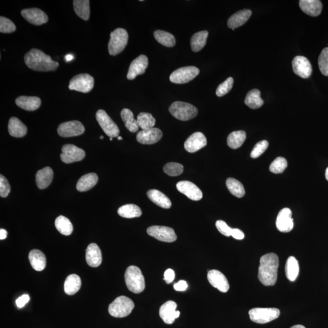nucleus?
I'll return each mask as SVG.
<instances>
[{"label": "nucleus", "instance_id": "6e6d98bb", "mask_svg": "<svg viewBox=\"0 0 328 328\" xmlns=\"http://www.w3.org/2000/svg\"><path fill=\"white\" fill-rule=\"evenodd\" d=\"M174 289L177 291H186L188 288V285L184 280H180L178 283H175L173 286Z\"/></svg>", "mask_w": 328, "mask_h": 328}, {"label": "nucleus", "instance_id": "052dcab7", "mask_svg": "<svg viewBox=\"0 0 328 328\" xmlns=\"http://www.w3.org/2000/svg\"><path fill=\"white\" fill-rule=\"evenodd\" d=\"M291 328H306L304 326H303V325H294V326L291 327Z\"/></svg>", "mask_w": 328, "mask_h": 328}, {"label": "nucleus", "instance_id": "2f4dec72", "mask_svg": "<svg viewBox=\"0 0 328 328\" xmlns=\"http://www.w3.org/2000/svg\"><path fill=\"white\" fill-rule=\"evenodd\" d=\"M81 279L76 274L70 275L67 277L64 284V290L67 295L72 296L76 294L81 288Z\"/></svg>", "mask_w": 328, "mask_h": 328}, {"label": "nucleus", "instance_id": "393cba45", "mask_svg": "<svg viewBox=\"0 0 328 328\" xmlns=\"http://www.w3.org/2000/svg\"><path fill=\"white\" fill-rule=\"evenodd\" d=\"M252 15V11L249 9H244L238 11L234 14L228 19V26L232 30L243 26L248 21Z\"/></svg>", "mask_w": 328, "mask_h": 328}, {"label": "nucleus", "instance_id": "13d9d810", "mask_svg": "<svg viewBox=\"0 0 328 328\" xmlns=\"http://www.w3.org/2000/svg\"><path fill=\"white\" fill-rule=\"evenodd\" d=\"M7 236V232L5 229H1L0 230V240L5 239Z\"/></svg>", "mask_w": 328, "mask_h": 328}, {"label": "nucleus", "instance_id": "49530a36", "mask_svg": "<svg viewBox=\"0 0 328 328\" xmlns=\"http://www.w3.org/2000/svg\"><path fill=\"white\" fill-rule=\"evenodd\" d=\"M318 62L319 69L322 74L325 76H328V47L322 50Z\"/></svg>", "mask_w": 328, "mask_h": 328}, {"label": "nucleus", "instance_id": "a19ab883", "mask_svg": "<svg viewBox=\"0 0 328 328\" xmlns=\"http://www.w3.org/2000/svg\"><path fill=\"white\" fill-rule=\"evenodd\" d=\"M154 36L156 40L162 45L169 47H172L175 45V38L172 33L164 31V30H157L154 32Z\"/></svg>", "mask_w": 328, "mask_h": 328}, {"label": "nucleus", "instance_id": "a18cd8bd", "mask_svg": "<svg viewBox=\"0 0 328 328\" xmlns=\"http://www.w3.org/2000/svg\"><path fill=\"white\" fill-rule=\"evenodd\" d=\"M163 170L168 175L177 176L181 175L183 172L184 167L183 165L176 162H170L165 165Z\"/></svg>", "mask_w": 328, "mask_h": 328}, {"label": "nucleus", "instance_id": "7ed1b4c3", "mask_svg": "<svg viewBox=\"0 0 328 328\" xmlns=\"http://www.w3.org/2000/svg\"><path fill=\"white\" fill-rule=\"evenodd\" d=\"M126 285L134 294L141 293L145 288V279L141 269L135 266L128 267L125 274Z\"/></svg>", "mask_w": 328, "mask_h": 328}, {"label": "nucleus", "instance_id": "864d4df0", "mask_svg": "<svg viewBox=\"0 0 328 328\" xmlns=\"http://www.w3.org/2000/svg\"><path fill=\"white\" fill-rule=\"evenodd\" d=\"M175 272L172 269H168L167 270L165 271L164 280L166 282L167 284L172 283L173 280H175Z\"/></svg>", "mask_w": 328, "mask_h": 328}, {"label": "nucleus", "instance_id": "e2e57ef3", "mask_svg": "<svg viewBox=\"0 0 328 328\" xmlns=\"http://www.w3.org/2000/svg\"><path fill=\"white\" fill-rule=\"evenodd\" d=\"M118 140H119V141H121V140H122V137L120 136L118 137Z\"/></svg>", "mask_w": 328, "mask_h": 328}, {"label": "nucleus", "instance_id": "6e6552de", "mask_svg": "<svg viewBox=\"0 0 328 328\" xmlns=\"http://www.w3.org/2000/svg\"><path fill=\"white\" fill-rule=\"evenodd\" d=\"M94 78L88 74H80L75 75L69 82V89L87 93L93 88Z\"/></svg>", "mask_w": 328, "mask_h": 328}, {"label": "nucleus", "instance_id": "9d476101", "mask_svg": "<svg viewBox=\"0 0 328 328\" xmlns=\"http://www.w3.org/2000/svg\"><path fill=\"white\" fill-rule=\"evenodd\" d=\"M96 117L97 121L106 135L109 137L119 136L120 133L119 127L104 110L103 109L98 110Z\"/></svg>", "mask_w": 328, "mask_h": 328}, {"label": "nucleus", "instance_id": "bf43d9fd", "mask_svg": "<svg viewBox=\"0 0 328 328\" xmlns=\"http://www.w3.org/2000/svg\"><path fill=\"white\" fill-rule=\"evenodd\" d=\"M65 59L67 61H71L73 59V56L71 54H68L66 56Z\"/></svg>", "mask_w": 328, "mask_h": 328}, {"label": "nucleus", "instance_id": "0e129e2a", "mask_svg": "<svg viewBox=\"0 0 328 328\" xmlns=\"http://www.w3.org/2000/svg\"><path fill=\"white\" fill-rule=\"evenodd\" d=\"M110 139L111 141H113V137H110V139Z\"/></svg>", "mask_w": 328, "mask_h": 328}, {"label": "nucleus", "instance_id": "c85d7f7f", "mask_svg": "<svg viewBox=\"0 0 328 328\" xmlns=\"http://www.w3.org/2000/svg\"><path fill=\"white\" fill-rule=\"evenodd\" d=\"M148 198L156 204L157 206L162 207L164 209H170L172 206V202L167 196L164 194L163 193L159 191L158 190H150L147 192Z\"/></svg>", "mask_w": 328, "mask_h": 328}, {"label": "nucleus", "instance_id": "c03bdc74", "mask_svg": "<svg viewBox=\"0 0 328 328\" xmlns=\"http://www.w3.org/2000/svg\"><path fill=\"white\" fill-rule=\"evenodd\" d=\"M288 167L287 159L282 157L277 158L272 162L269 170L275 174L282 173Z\"/></svg>", "mask_w": 328, "mask_h": 328}, {"label": "nucleus", "instance_id": "dca6fc26", "mask_svg": "<svg viewBox=\"0 0 328 328\" xmlns=\"http://www.w3.org/2000/svg\"><path fill=\"white\" fill-rule=\"evenodd\" d=\"M293 69L296 74L304 78H309L313 71L310 61L304 56H297L294 58Z\"/></svg>", "mask_w": 328, "mask_h": 328}, {"label": "nucleus", "instance_id": "a211bd4d", "mask_svg": "<svg viewBox=\"0 0 328 328\" xmlns=\"http://www.w3.org/2000/svg\"><path fill=\"white\" fill-rule=\"evenodd\" d=\"M207 279L213 287L221 293H226L229 290V283L225 276L220 271L211 270L207 274Z\"/></svg>", "mask_w": 328, "mask_h": 328}, {"label": "nucleus", "instance_id": "69168bd1", "mask_svg": "<svg viewBox=\"0 0 328 328\" xmlns=\"http://www.w3.org/2000/svg\"><path fill=\"white\" fill-rule=\"evenodd\" d=\"M100 139H103V136H100Z\"/></svg>", "mask_w": 328, "mask_h": 328}, {"label": "nucleus", "instance_id": "6ab92c4d", "mask_svg": "<svg viewBox=\"0 0 328 328\" xmlns=\"http://www.w3.org/2000/svg\"><path fill=\"white\" fill-rule=\"evenodd\" d=\"M276 226L281 232L288 233L294 228L293 218L290 209L284 208L280 210L276 220Z\"/></svg>", "mask_w": 328, "mask_h": 328}, {"label": "nucleus", "instance_id": "09e8293b", "mask_svg": "<svg viewBox=\"0 0 328 328\" xmlns=\"http://www.w3.org/2000/svg\"><path fill=\"white\" fill-rule=\"evenodd\" d=\"M16 26L10 19L1 16L0 17V32L4 33H9L15 31Z\"/></svg>", "mask_w": 328, "mask_h": 328}, {"label": "nucleus", "instance_id": "9b49d317", "mask_svg": "<svg viewBox=\"0 0 328 328\" xmlns=\"http://www.w3.org/2000/svg\"><path fill=\"white\" fill-rule=\"evenodd\" d=\"M85 157V152L82 148L72 144H66L61 148L60 158L66 164L82 161Z\"/></svg>", "mask_w": 328, "mask_h": 328}, {"label": "nucleus", "instance_id": "412c9836", "mask_svg": "<svg viewBox=\"0 0 328 328\" xmlns=\"http://www.w3.org/2000/svg\"><path fill=\"white\" fill-rule=\"evenodd\" d=\"M162 132L157 128L140 131L137 134V141L142 144L151 145L160 141L162 137Z\"/></svg>", "mask_w": 328, "mask_h": 328}, {"label": "nucleus", "instance_id": "4c0bfd02", "mask_svg": "<svg viewBox=\"0 0 328 328\" xmlns=\"http://www.w3.org/2000/svg\"><path fill=\"white\" fill-rule=\"evenodd\" d=\"M117 213L120 217L125 218H137L142 215L141 209L135 204H126L120 207Z\"/></svg>", "mask_w": 328, "mask_h": 328}, {"label": "nucleus", "instance_id": "4d7b16f0", "mask_svg": "<svg viewBox=\"0 0 328 328\" xmlns=\"http://www.w3.org/2000/svg\"><path fill=\"white\" fill-rule=\"evenodd\" d=\"M231 236L233 238H234L235 239L242 240L245 238V234H244V233L240 229H233Z\"/></svg>", "mask_w": 328, "mask_h": 328}, {"label": "nucleus", "instance_id": "3c124183", "mask_svg": "<svg viewBox=\"0 0 328 328\" xmlns=\"http://www.w3.org/2000/svg\"><path fill=\"white\" fill-rule=\"evenodd\" d=\"M10 192V186L7 179L2 175H0V196L6 198Z\"/></svg>", "mask_w": 328, "mask_h": 328}, {"label": "nucleus", "instance_id": "680f3d73", "mask_svg": "<svg viewBox=\"0 0 328 328\" xmlns=\"http://www.w3.org/2000/svg\"><path fill=\"white\" fill-rule=\"evenodd\" d=\"M325 177H326L327 181H328V167L326 170V172H325Z\"/></svg>", "mask_w": 328, "mask_h": 328}, {"label": "nucleus", "instance_id": "1a4fd4ad", "mask_svg": "<svg viewBox=\"0 0 328 328\" xmlns=\"http://www.w3.org/2000/svg\"><path fill=\"white\" fill-rule=\"evenodd\" d=\"M200 74V69L195 66H186L176 69L170 76L171 82L176 84H184L194 79Z\"/></svg>", "mask_w": 328, "mask_h": 328}, {"label": "nucleus", "instance_id": "5701e85b", "mask_svg": "<svg viewBox=\"0 0 328 328\" xmlns=\"http://www.w3.org/2000/svg\"><path fill=\"white\" fill-rule=\"evenodd\" d=\"M86 260L88 265L92 268L99 267L102 263V252L96 244L91 243L87 248Z\"/></svg>", "mask_w": 328, "mask_h": 328}, {"label": "nucleus", "instance_id": "c9c22d12", "mask_svg": "<svg viewBox=\"0 0 328 328\" xmlns=\"http://www.w3.org/2000/svg\"><path fill=\"white\" fill-rule=\"evenodd\" d=\"M121 117L124 122L126 128L131 133H136L139 130L137 120L134 119L133 112L127 108L123 109L121 111Z\"/></svg>", "mask_w": 328, "mask_h": 328}, {"label": "nucleus", "instance_id": "4be33fe9", "mask_svg": "<svg viewBox=\"0 0 328 328\" xmlns=\"http://www.w3.org/2000/svg\"><path fill=\"white\" fill-rule=\"evenodd\" d=\"M207 139L204 134L196 132L192 134L184 143V148L188 152L195 153L206 147Z\"/></svg>", "mask_w": 328, "mask_h": 328}, {"label": "nucleus", "instance_id": "b1692460", "mask_svg": "<svg viewBox=\"0 0 328 328\" xmlns=\"http://www.w3.org/2000/svg\"><path fill=\"white\" fill-rule=\"evenodd\" d=\"M299 5L303 12L312 16H319L323 7L322 2L319 0H301Z\"/></svg>", "mask_w": 328, "mask_h": 328}, {"label": "nucleus", "instance_id": "aec40b11", "mask_svg": "<svg viewBox=\"0 0 328 328\" xmlns=\"http://www.w3.org/2000/svg\"><path fill=\"white\" fill-rule=\"evenodd\" d=\"M148 65V59L145 55H139L131 62L127 74V78L131 80L137 75L144 74Z\"/></svg>", "mask_w": 328, "mask_h": 328}, {"label": "nucleus", "instance_id": "5fc2aeb1", "mask_svg": "<svg viewBox=\"0 0 328 328\" xmlns=\"http://www.w3.org/2000/svg\"><path fill=\"white\" fill-rule=\"evenodd\" d=\"M30 301V297L27 294L19 297L18 299H16V305L19 308H22L24 307L26 304Z\"/></svg>", "mask_w": 328, "mask_h": 328}, {"label": "nucleus", "instance_id": "603ef678", "mask_svg": "<svg viewBox=\"0 0 328 328\" xmlns=\"http://www.w3.org/2000/svg\"><path fill=\"white\" fill-rule=\"evenodd\" d=\"M216 227H217V229L219 232L221 233V234L224 235L226 237H231L232 232V228L224 222L222 220H218L216 222Z\"/></svg>", "mask_w": 328, "mask_h": 328}, {"label": "nucleus", "instance_id": "8fccbe9b", "mask_svg": "<svg viewBox=\"0 0 328 328\" xmlns=\"http://www.w3.org/2000/svg\"><path fill=\"white\" fill-rule=\"evenodd\" d=\"M269 143L267 141H262L258 142L252 150L251 153V158L255 159L259 158L265 151L267 150Z\"/></svg>", "mask_w": 328, "mask_h": 328}, {"label": "nucleus", "instance_id": "423d86ee", "mask_svg": "<svg viewBox=\"0 0 328 328\" xmlns=\"http://www.w3.org/2000/svg\"><path fill=\"white\" fill-rule=\"evenodd\" d=\"M128 34L123 28H117L110 34L108 43V52L111 55H116L123 51L128 43Z\"/></svg>", "mask_w": 328, "mask_h": 328}, {"label": "nucleus", "instance_id": "4468645a", "mask_svg": "<svg viewBox=\"0 0 328 328\" xmlns=\"http://www.w3.org/2000/svg\"><path fill=\"white\" fill-rule=\"evenodd\" d=\"M176 308H177V304L173 301L165 302L160 308L159 316L165 324H172L176 319L179 318L180 312L176 311Z\"/></svg>", "mask_w": 328, "mask_h": 328}, {"label": "nucleus", "instance_id": "bb28decb", "mask_svg": "<svg viewBox=\"0 0 328 328\" xmlns=\"http://www.w3.org/2000/svg\"><path fill=\"white\" fill-rule=\"evenodd\" d=\"M54 173L51 168L44 167V169L38 170L36 174V184L38 189L41 190L46 189L49 186L52 181Z\"/></svg>", "mask_w": 328, "mask_h": 328}, {"label": "nucleus", "instance_id": "39448f33", "mask_svg": "<svg viewBox=\"0 0 328 328\" xmlns=\"http://www.w3.org/2000/svg\"><path fill=\"white\" fill-rule=\"evenodd\" d=\"M169 111L176 119L187 121L194 118L198 115V109L190 103L178 102H173L170 106Z\"/></svg>", "mask_w": 328, "mask_h": 328}, {"label": "nucleus", "instance_id": "de8ad7c7", "mask_svg": "<svg viewBox=\"0 0 328 328\" xmlns=\"http://www.w3.org/2000/svg\"><path fill=\"white\" fill-rule=\"evenodd\" d=\"M233 85H234V78L229 77L228 79L218 86L216 94L218 97H222L228 94L231 90Z\"/></svg>", "mask_w": 328, "mask_h": 328}, {"label": "nucleus", "instance_id": "72a5a7b5", "mask_svg": "<svg viewBox=\"0 0 328 328\" xmlns=\"http://www.w3.org/2000/svg\"><path fill=\"white\" fill-rule=\"evenodd\" d=\"M89 0H74L73 1L75 13L83 20H88L90 15Z\"/></svg>", "mask_w": 328, "mask_h": 328}, {"label": "nucleus", "instance_id": "e433bc0d", "mask_svg": "<svg viewBox=\"0 0 328 328\" xmlns=\"http://www.w3.org/2000/svg\"><path fill=\"white\" fill-rule=\"evenodd\" d=\"M245 104L252 109H258L262 106L264 102L261 97L259 89H254L249 91L245 99Z\"/></svg>", "mask_w": 328, "mask_h": 328}, {"label": "nucleus", "instance_id": "7c9ffc66", "mask_svg": "<svg viewBox=\"0 0 328 328\" xmlns=\"http://www.w3.org/2000/svg\"><path fill=\"white\" fill-rule=\"evenodd\" d=\"M8 131L11 136L22 137L26 135L27 129L23 122L16 117H12L9 121Z\"/></svg>", "mask_w": 328, "mask_h": 328}, {"label": "nucleus", "instance_id": "58836bf2", "mask_svg": "<svg viewBox=\"0 0 328 328\" xmlns=\"http://www.w3.org/2000/svg\"><path fill=\"white\" fill-rule=\"evenodd\" d=\"M246 139L245 131L242 130L234 131L230 134L228 137V144L232 149H237L242 147Z\"/></svg>", "mask_w": 328, "mask_h": 328}, {"label": "nucleus", "instance_id": "a878e982", "mask_svg": "<svg viewBox=\"0 0 328 328\" xmlns=\"http://www.w3.org/2000/svg\"><path fill=\"white\" fill-rule=\"evenodd\" d=\"M16 105L24 110L32 111L40 107L41 99L35 96H19L15 100Z\"/></svg>", "mask_w": 328, "mask_h": 328}, {"label": "nucleus", "instance_id": "473e14b6", "mask_svg": "<svg viewBox=\"0 0 328 328\" xmlns=\"http://www.w3.org/2000/svg\"><path fill=\"white\" fill-rule=\"evenodd\" d=\"M299 265L295 257L288 258L285 266V273L287 279L291 282H294L299 274Z\"/></svg>", "mask_w": 328, "mask_h": 328}, {"label": "nucleus", "instance_id": "f704fd0d", "mask_svg": "<svg viewBox=\"0 0 328 328\" xmlns=\"http://www.w3.org/2000/svg\"><path fill=\"white\" fill-rule=\"evenodd\" d=\"M208 35L209 32L207 30H203L195 33L192 36L190 44L193 52H199L206 46Z\"/></svg>", "mask_w": 328, "mask_h": 328}, {"label": "nucleus", "instance_id": "cd10ccee", "mask_svg": "<svg viewBox=\"0 0 328 328\" xmlns=\"http://www.w3.org/2000/svg\"><path fill=\"white\" fill-rule=\"evenodd\" d=\"M29 260L32 267L36 271L44 270L46 265L45 255L37 249H33L30 252Z\"/></svg>", "mask_w": 328, "mask_h": 328}, {"label": "nucleus", "instance_id": "20e7f679", "mask_svg": "<svg viewBox=\"0 0 328 328\" xmlns=\"http://www.w3.org/2000/svg\"><path fill=\"white\" fill-rule=\"evenodd\" d=\"M134 308V304L125 296L117 297L109 305V315L114 318H123L130 315Z\"/></svg>", "mask_w": 328, "mask_h": 328}, {"label": "nucleus", "instance_id": "f8f14e48", "mask_svg": "<svg viewBox=\"0 0 328 328\" xmlns=\"http://www.w3.org/2000/svg\"><path fill=\"white\" fill-rule=\"evenodd\" d=\"M147 234L161 242L172 243L177 240L175 231L169 227L151 226L147 229Z\"/></svg>", "mask_w": 328, "mask_h": 328}, {"label": "nucleus", "instance_id": "f03ea898", "mask_svg": "<svg viewBox=\"0 0 328 328\" xmlns=\"http://www.w3.org/2000/svg\"><path fill=\"white\" fill-rule=\"evenodd\" d=\"M24 62L28 68L40 72L55 71L59 65L57 61L52 60L49 55L37 49H32L26 53Z\"/></svg>", "mask_w": 328, "mask_h": 328}, {"label": "nucleus", "instance_id": "0eeeda50", "mask_svg": "<svg viewBox=\"0 0 328 328\" xmlns=\"http://www.w3.org/2000/svg\"><path fill=\"white\" fill-rule=\"evenodd\" d=\"M280 311L277 308H256L249 311V315L252 322L259 324L269 323L279 318Z\"/></svg>", "mask_w": 328, "mask_h": 328}, {"label": "nucleus", "instance_id": "37998d69", "mask_svg": "<svg viewBox=\"0 0 328 328\" xmlns=\"http://www.w3.org/2000/svg\"><path fill=\"white\" fill-rule=\"evenodd\" d=\"M137 125L142 130H147L148 129L154 128L155 125L156 120L150 113H141L137 117Z\"/></svg>", "mask_w": 328, "mask_h": 328}, {"label": "nucleus", "instance_id": "ddd939ff", "mask_svg": "<svg viewBox=\"0 0 328 328\" xmlns=\"http://www.w3.org/2000/svg\"><path fill=\"white\" fill-rule=\"evenodd\" d=\"M85 127L82 123L77 120H72L61 123L58 126L57 133L63 137L78 136L85 132Z\"/></svg>", "mask_w": 328, "mask_h": 328}, {"label": "nucleus", "instance_id": "f257e3e1", "mask_svg": "<svg viewBox=\"0 0 328 328\" xmlns=\"http://www.w3.org/2000/svg\"><path fill=\"white\" fill-rule=\"evenodd\" d=\"M279 266V259L277 254L269 253L263 255L260 260L259 279L266 287L276 284Z\"/></svg>", "mask_w": 328, "mask_h": 328}, {"label": "nucleus", "instance_id": "f3484780", "mask_svg": "<svg viewBox=\"0 0 328 328\" xmlns=\"http://www.w3.org/2000/svg\"><path fill=\"white\" fill-rule=\"evenodd\" d=\"M21 15L29 23L34 25H41L46 23L48 16L45 12L38 8H30L21 10Z\"/></svg>", "mask_w": 328, "mask_h": 328}, {"label": "nucleus", "instance_id": "2eb2a0df", "mask_svg": "<svg viewBox=\"0 0 328 328\" xmlns=\"http://www.w3.org/2000/svg\"><path fill=\"white\" fill-rule=\"evenodd\" d=\"M179 192L193 201H200L203 198V192L192 182L187 181L179 182L176 184Z\"/></svg>", "mask_w": 328, "mask_h": 328}, {"label": "nucleus", "instance_id": "c756f323", "mask_svg": "<svg viewBox=\"0 0 328 328\" xmlns=\"http://www.w3.org/2000/svg\"><path fill=\"white\" fill-rule=\"evenodd\" d=\"M98 179L99 178L96 173L86 174L78 180L76 186L77 190L80 192L88 191L96 186Z\"/></svg>", "mask_w": 328, "mask_h": 328}, {"label": "nucleus", "instance_id": "ea45409f", "mask_svg": "<svg viewBox=\"0 0 328 328\" xmlns=\"http://www.w3.org/2000/svg\"><path fill=\"white\" fill-rule=\"evenodd\" d=\"M55 226L56 229L61 234L69 236L72 233L73 226L71 221L68 218L63 217V216L61 215L56 218Z\"/></svg>", "mask_w": 328, "mask_h": 328}, {"label": "nucleus", "instance_id": "79ce46f5", "mask_svg": "<svg viewBox=\"0 0 328 328\" xmlns=\"http://www.w3.org/2000/svg\"><path fill=\"white\" fill-rule=\"evenodd\" d=\"M226 186L229 192L237 198H243L245 195V188L240 181L234 178H230L227 179Z\"/></svg>", "mask_w": 328, "mask_h": 328}]
</instances>
